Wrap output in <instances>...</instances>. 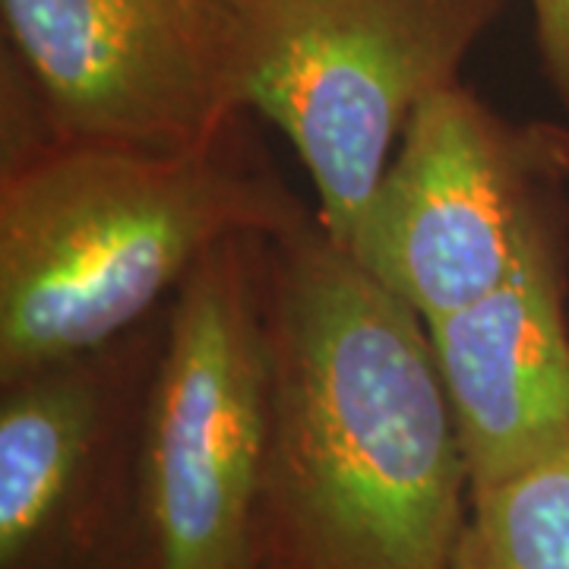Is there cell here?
<instances>
[{
  "label": "cell",
  "mask_w": 569,
  "mask_h": 569,
  "mask_svg": "<svg viewBox=\"0 0 569 569\" xmlns=\"http://www.w3.org/2000/svg\"><path fill=\"white\" fill-rule=\"evenodd\" d=\"M260 569H452L466 452L427 323L317 216L266 241Z\"/></svg>",
  "instance_id": "6da1fadb"
},
{
  "label": "cell",
  "mask_w": 569,
  "mask_h": 569,
  "mask_svg": "<svg viewBox=\"0 0 569 569\" xmlns=\"http://www.w3.org/2000/svg\"><path fill=\"white\" fill-rule=\"evenodd\" d=\"M244 121L190 152L51 137L0 162V383L152 320L224 241L305 219Z\"/></svg>",
  "instance_id": "7a4b0ae2"
},
{
  "label": "cell",
  "mask_w": 569,
  "mask_h": 569,
  "mask_svg": "<svg viewBox=\"0 0 569 569\" xmlns=\"http://www.w3.org/2000/svg\"><path fill=\"white\" fill-rule=\"evenodd\" d=\"M266 241L216 247L164 310L140 433L142 569H260Z\"/></svg>",
  "instance_id": "3957f363"
},
{
  "label": "cell",
  "mask_w": 569,
  "mask_h": 569,
  "mask_svg": "<svg viewBox=\"0 0 569 569\" xmlns=\"http://www.w3.org/2000/svg\"><path fill=\"white\" fill-rule=\"evenodd\" d=\"M509 0H257L247 111L295 146L317 222L348 247L427 96Z\"/></svg>",
  "instance_id": "277c9868"
},
{
  "label": "cell",
  "mask_w": 569,
  "mask_h": 569,
  "mask_svg": "<svg viewBox=\"0 0 569 569\" xmlns=\"http://www.w3.org/2000/svg\"><path fill=\"white\" fill-rule=\"evenodd\" d=\"M58 140L190 152L247 114L257 0H0Z\"/></svg>",
  "instance_id": "5b68a950"
},
{
  "label": "cell",
  "mask_w": 569,
  "mask_h": 569,
  "mask_svg": "<svg viewBox=\"0 0 569 569\" xmlns=\"http://www.w3.org/2000/svg\"><path fill=\"white\" fill-rule=\"evenodd\" d=\"M567 187V127L509 121L449 82L411 114L346 250L433 323L503 282L531 219Z\"/></svg>",
  "instance_id": "8992f818"
},
{
  "label": "cell",
  "mask_w": 569,
  "mask_h": 569,
  "mask_svg": "<svg viewBox=\"0 0 569 569\" xmlns=\"http://www.w3.org/2000/svg\"><path fill=\"white\" fill-rule=\"evenodd\" d=\"M164 310L0 383V569H142L140 433Z\"/></svg>",
  "instance_id": "52a82bcc"
},
{
  "label": "cell",
  "mask_w": 569,
  "mask_h": 569,
  "mask_svg": "<svg viewBox=\"0 0 569 569\" xmlns=\"http://www.w3.org/2000/svg\"><path fill=\"white\" fill-rule=\"evenodd\" d=\"M569 187L531 219L503 282L427 323L471 490L545 459L569 437Z\"/></svg>",
  "instance_id": "ba28073f"
},
{
  "label": "cell",
  "mask_w": 569,
  "mask_h": 569,
  "mask_svg": "<svg viewBox=\"0 0 569 569\" xmlns=\"http://www.w3.org/2000/svg\"><path fill=\"white\" fill-rule=\"evenodd\" d=\"M452 569H569V437L529 468L471 490Z\"/></svg>",
  "instance_id": "9c48e42d"
},
{
  "label": "cell",
  "mask_w": 569,
  "mask_h": 569,
  "mask_svg": "<svg viewBox=\"0 0 569 569\" xmlns=\"http://www.w3.org/2000/svg\"><path fill=\"white\" fill-rule=\"evenodd\" d=\"M545 80L569 111V0H531Z\"/></svg>",
  "instance_id": "30bf717a"
}]
</instances>
